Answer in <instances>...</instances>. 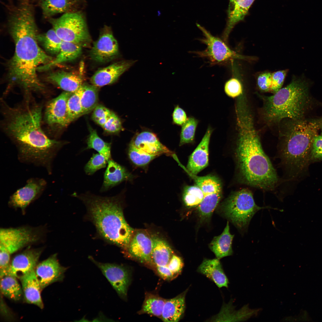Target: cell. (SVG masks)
Returning a JSON list of instances; mask_svg holds the SVG:
<instances>
[{
	"label": "cell",
	"mask_w": 322,
	"mask_h": 322,
	"mask_svg": "<svg viewBox=\"0 0 322 322\" xmlns=\"http://www.w3.org/2000/svg\"><path fill=\"white\" fill-rule=\"evenodd\" d=\"M47 185L46 181L43 178L33 177L29 179L24 186L18 189L10 196L9 205L24 210L42 194Z\"/></svg>",
	"instance_id": "7c38bea8"
},
{
	"label": "cell",
	"mask_w": 322,
	"mask_h": 322,
	"mask_svg": "<svg viewBox=\"0 0 322 322\" xmlns=\"http://www.w3.org/2000/svg\"><path fill=\"white\" fill-rule=\"evenodd\" d=\"M321 135L322 136V132H321Z\"/></svg>",
	"instance_id": "816d5d0a"
},
{
	"label": "cell",
	"mask_w": 322,
	"mask_h": 322,
	"mask_svg": "<svg viewBox=\"0 0 322 322\" xmlns=\"http://www.w3.org/2000/svg\"><path fill=\"white\" fill-rule=\"evenodd\" d=\"M41 253V249L28 248L16 255L10 262L4 275H12L20 279L34 270Z\"/></svg>",
	"instance_id": "9a60e30c"
},
{
	"label": "cell",
	"mask_w": 322,
	"mask_h": 322,
	"mask_svg": "<svg viewBox=\"0 0 322 322\" xmlns=\"http://www.w3.org/2000/svg\"><path fill=\"white\" fill-rule=\"evenodd\" d=\"M108 161L104 156L99 154H93L84 166L86 174L92 175L97 171L106 167Z\"/></svg>",
	"instance_id": "60d3db41"
},
{
	"label": "cell",
	"mask_w": 322,
	"mask_h": 322,
	"mask_svg": "<svg viewBox=\"0 0 322 322\" xmlns=\"http://www.w3.org/2000/svg\"><path fill=\"white\" fill-rule=\"evenodd\" d=\"M82 51L81 45L62 41L60 52L56 57L49 63L39 66L38 71H47L61 63L75 60L81 55Z\"/></svg>",
	"instance_id": "4316f807"
},
{
	"label": "cell",
	"mask_w": 322,
	"mask_h": 322,
	"mask_svg": "<svg viewBox=\"0 0 322 322\" xmlns=\"http://www.w3.org/2000/svg\"><path fill=\"white\" fill-rule=\"evenodd\" d=\"M212 129L209 127L201 142L190 156L187 166L188 173L196 175L208 163L209 146Z\"/></svg>",
	"instance_id": "d6986e66"
},
{
	"label": "cell",
	"mask_w": 322,
	"mask_h": 322,
	"mask_svg": "<svg viewBox=\"0 0 322 322\" xmlns=\"http://www.w3.org/2000/svg\"><path fill=\"white\" fill-rule=\"evenodd\" d=\"M81 86L76 92L71 93L67 100V107L69 124L83 115L80 101Z\"/></svg>",
	"instance_id": "8d00e7d4"
},
{
	"label": "cell",
	"mask_w": 322,
	"mask_h": 322,
	"mask_svg": "<svg viewBox=\"0 0 322 322\" xmlns=\"http://www.w3.org/2000/svg\"><path fill=\"white\" fill-rule=\"evenodd\" d=\"M20 280L25 301L42 309L44 304L41 294L42 290L34 270L22 277Z\"/></svg>",
	"instance_id": "603a6c76"
},
{
	"label": "cell",
	"mask_w": 322,
	"mask_h": 322,
	"mask_svg": "<svg viewBox=\"0 0 322 322\" xmlns=\"http://www.w3.org/2000/svg\"><path fill=\"white\" fill-rule=\"evenodd\" d=\"M89 258L100 270L119 296L126 300L131 280L127 268L115 264L100 262L91 256Z\"/></svg>",
	"instance_id": "8fae6325"
},
{
	"label": "cell",
	"mask_w": 322,
	"mask_h": 322,
	"mask_svg": "<svg viewBox=\"0 0 322 322\" xmlns=\"http://www.w3.org/2000/svg\"><path fill=\"white\" fill-rule=\"evenodd\" d=\"M186 290L176 297L166 299L161 319L163 321H179L183 315L185 308Z\"/></svg>",
	"instance_id": "484cf974"
},
{
	"label": "cell",
	"mask_w": 322,
	"mask_h": 322,
	"mask_svg": "<svg viewBox=\"0 0 322 322\" xmlns=\"http://www.w3.org/2000/svg\"><path fill=\"white\" fill-rule=\"evenodd\" d=\"M151 236L145 230L134 231L126 249L132 257L141 261L152 264Z\"/></svg>",
	"instance_id": "e0dca14e"
},
{
	"label": "cell",
	"mask_w": 322,
	"mask_h": 322,
	"mask_svg": "<svg viewBox=\"0 0 322 322\" xmlns=\"http://www.w3.org/2000/svg\"><path fill=\"white\" fill-rule=\"evenodd\" d=\"M133 178V176L124 167L111 158L108 161L100 191H107L122 182L131 180Z\"/></svg>",
	"instance_id": "7402d4cb"
},
{
	"label": "cell",
	"mask_w": 322,
	"mask_h": 322,
	"mask_svg": "<svg viewBox=\"0 0 322 322\" xmlns=\"http://www.w3.org/2000/svg\"><path fill=\"white\" fill-rule=\"evenodd\" d=\"M71 93L64 91L47 103L45 109V120L52 129L65 127L69 124L67 102Z\"/></svg>",
	"instance_id": "4fadbf2b"
},
{
	"label": "cell",
	"mask_w": 322,
	"mask_h": 322,
	"mask_svg": "<svg viewBox=\"0 0 322 322\" xmlns=\"http://www.w3.org/2000/svg\"><path fill=\"white\" fill-rule=\"evenodd\" d=\"M129 157L131 162L138 166H145L157 156L150 154L130 143L128 150Z\"/></svg>",
	"instance_id": "f35d334b"
},
{
	"label": "cell",
	"mask_w": 322,
	"mask_h": 322,
	"mask_svg": "<svg viewBox=\"0 0 322 322\" xmlns=\"http://www.w3.org/2000/svg\"><path fill=\"white\" fill-rule=\"evenodd\" d=\"M255 0H229L226 27L222 38L227 42L229 35L235 26L243 21Z\"/></svg>",
	"instance_id": "ffe728a7"
},
{
	"label": "cell",
	"mask_w": 322,
	"mask_h": 322,
	"mask_svg": "<svg viewBox=\"0 0 322 322\" xmlns=\"http://www.w3.org/2000/svg\"><path fill=\"white\" fill-rule=\"evenodd\" d=\"M40 5L45 18L66 11L71 5L69 0H41Z\"/></svg>",
	"instance_id": "e575fe53"
},
{
	"label": "cell",
	"mask_w": 322,
	"mask_h": 322,
	"mask_svg": "<svg viewBox=\"0 0 322 322\" xmlns=\"http://www.w3.org/2000/svg\"><path fill=\"white\" fill-rule=\"evenodd\" d=\"M7 21L15 45L14 54L7 66V87L18 86L26 95L44 92L46 87L38 78L37 69L54 58L38 44L33 9L25 5L16 6L9 11Z\"/></svg>",
	"instance_id": "7a4b0ae2"
},
{
	"label": "cell",
	"mask_w": 322,
	"mask_h": 322,
	"mask_svg": "<svg viewBox=\"0 0 322 322\" xmlns=\"http://www.w3.org/2000/svg\"><path fill=\"white\" fill-rule=\"evenodd\" d=\"M167 266L176 277L182 271L184 266L183 261L181 257L173 254Z\"/></svg>",
	"instance_id": "7dc6e473"
},
{
	"label": "cell",
	"mask_w": 322,
	"mask_h": 322,
	"mask_svg": "<svg viewBox=\"0 0 322 322\" xmlns=\"http://www.w3.org/2000/svg\"><path fill=\"white\" fill-rule=\"evenodd\" d=\"M38 236L32 229L27 227L2 228L0 230V274L4 275L11 255L37 240Z\"/></svg>",
	"instance_id": "ba28073f"
},
{
	"label": "cell",
	"mask_w": 322,
	"mask_h": 322,
	"mask_svg": "<svg viewBox=\"0 0 322 322\" xmlns=\"http://www.w3.org/2000/svg\"><path fill=\"white\" fill-rule=\"evenodd\" d=\"M310 84L303 77L294 78L289 84L273 95L263 97L266 119L272 123L285 118L304 119L312 103Z\"/></svg>",
	"instance_id": "5b68a950"
},
{
	"label": "cell",
	"mask_w": 322,
	"mask_h": 322,
	"mask_svg": "<svg viewBox=\"0 0 322 322\" xmlns=\"http://www.w3.org/2000/svg\"><path fill=\"white\" fill-rule=\"evenodd\" d=\"M2 126L16 146L20 162L50 169L57 154L65 144L52 139L41 126L42 107L26 95L24 102L14 107L1 102Z\"/></svg>",
	"instance_id": "6da1fadb"
},
{
	"label": "cell",
	"mask_w": 322,
	"mask_h": 322,
	"mask_svg": "<svg viewBox=\"0 0 322 322\" xmlns=\"http://www.w3.org/2000/svg\"><path fill=\"white\" fill-rule=\"evenodd\" d=\"M272 83V73L264 72L259 75L257 78V84L260 91L264 92L270 91Z\"/></svg>",
	"instance_id": "bcb514c9"
},
{
	"label": "cell",
	"mask_w": 322,
	"mask_h": 322,
	"mask_svg": "<svg viewBox=\"0 0 322 322\" xmlns=\"http://www.w3.org/2000/svg\"><path fill=\"white\" fill-rule=\"evenodd\" d=\"M196 25L204 35L199 40L205 44L206 47L202 51H193V53L208 60L212 65L225 64L234 59L244 58L232 50L224 41L213 35L199 24Z\"/></svg>",
	"instance_id": "30bf717a"
},
{
	"label": "cell",
	"mask_w": 322,
	"mask_h": 322,
	"mask_svg": "<svg viewBox=\"0 0 322 322\" xmlns=\"http://www.w3.org/2000/svg\"><path fill=\"white\" fill-rule=\"evenodd\" d=\"M89 134L87 140L86 149H93L105 157L108 161L112 158L111 144L104 141L98 135L96 130L89 128Z\"/></svg>",
	"instance_id": "d6a6232c"
},
{
	"label": "cell",
	"mask_w": 322,
	"mask_h": 322,
	"mask_svg": "<svg viewBox=\"0 0 322 322\" xmlns=\"http://www.w3.org/2000/svg\"><path fill=\"white\" fill-rule=\"evenodd\" d=\"M322 160V136L318 134L314 138L310 155V161Z\"/></svg>",
	"instance_id": "f6af8a7d"
},
{
	"label": "cell",
	"mask_w": 322,
	"mask_h": 322,
	"mask_svg": "<svg viewBox=\"0 0 322 322\" xmlns=\"http://www.w3.org/2000/svg\"><path fill=\"white\" fill-rule=\"evenodd\" d=\"M233 237L234 235L230 232L229 223L227 222L223 232L220 235L215 237L210 244V249L217 258L220 259L232 254V243Z\"/></svg>",
	"instance_id": "f1b7e54d"
},
{
	"label": "cell",
	"mask_w": 322,
	"mask_h": 322,
	"mask_svg": "<svg viewBox=\"0 0 322 322\" xmlns=\"http://www.w3.org/2000/svg\"><path fill=\"white\" fill-rule=\"evenodd\" d=\"M80 101L83 115L88 114L97 106L98 87L93 85L83 84L81 86Z\"/></svg>",
	"instance_id": "1f68e13d"
},
{
	"label": "cell",
	"mask_w": 322,
	"mask_h": 322,
	"mask_svg": "<svg viewBox=\"0 0 322 322\" xmlns=\"http://www.w3.org/2000/svg\"><path fill=\"white\" fill-rule=\"evenodd\" d=\"M201 188L197 185L187 186L183 190L182 199L185 205L189 207L198 206L204 198Z\"/></svg>",
	"instance_id": "74e56055"
},
{
	"label": "cell",
	"mask_w": 322,
	"mask_h": 322,
	"mask_svg": "<svg viewBox=\"0 0 322 322\" xmlns=\"http://www.w3.org/2000/svg\"><path fill=\"white\" fill-rule=\"evenodd\" d=\"M135 61H122L97 70L91 78L92 84L97 87L113 83L129 69Z\"/></svg>",
	"instance_id": "ac0fdd59"
},
{
	"label": "cell",
	"mask_w": 322,
	"mask_h": 322,
	"mask_svg": "<svg viewBox=\"0 0 322 322\" xmlns=\"http://www.w3.org/2000/svg\"><path fill=\"white\" fill-rule=\"evenodd\" d=\"M47 79L65 91L74 92L83 84V80L80 75L72 72L58 71L49 74Z\"/></svg>",
	"instance_id": "d4e9b609"
},
{
	"label": "cell",
	"mask_w": 322,
	"mask_h": 322,
	"mask_svg": "<svg viewBox=\"0 0 322 322\" xmlns=\"http://www.w3.org/2000/svg\"><path fill=\"white\" fill-rule=\"evenodd\" d=\"M37 39L49 53L57 55L59 52L62 41L53 28L45 33L38 34Z\"/></svg>",
	"instance_id": "836d02e7"
},
{
	"label": "cell",
	"mask_w": 322,
	"mask_h": 322,
	"mask_svg": "<svg viewBox=\"0 0 322 322\" xmlns=\"http://www.w3.org/2000/svg\"><path fill=\"white\" fill-rule=\"evenodd\" d=\"M267 207H260L255 203L251 191L242 189L234 192L227 199L221 206L225 215L241 231H247L250 222L260 210Z\"/></svg>",
	"instance_id": "52a82bcc"
},
{
	"label": "cell",
	"mask_w": 322,
	"mask_h": 322,
	"mask_svg": "<svg viewBox=\"0 0 322 322\" xmlns=\"http://www.w3.org/2000/svg\"><path fill=\"white\" fill-rule=\"evenodd\" d=\"M281 149V156L291 177H296L306 169L310 161L313 142L322 128V118L309 120H290Z\"/></svg>",
	"instance_id": "8992f818"
},
{
	"label": "cell",
	"mask_w": 322,
	"mask_h": 322,
	"mask_svg": "<svg viewBox=\"0 0 322 322\" xmlns=\"http://www.w3.org/2000/svg\"><path fill=\"white\" fill-rule=\"evenodd\" d=\"M157 274L163 279L171 280L176 278L167 266H155Z\"/></svg>",
	"instance_id": "f907efd6"
},
{
	"label": "cell",
	"mask_w": 322,
	"mask_h": 322,
	"mask_svg": "<svg viewBox=\"0 0 322 322\" xmlns=\"http://www.w3.org/2000/svg\"><path fill=\"white\" fill-rule=\"evenodd\" d=\"M222 197V192L204 196L198 206V212L202 220L210 218L219 204Z\"/></svg>",
	"instance_id": "d590c367"
},
{
	"label": "cell",
	"mask_w": 322,
	"mask_h": 322,
	"mask_svg": "<svg viewBox=\"0 0 322 322\" xmlns=\"http://www.w3.org/2000/svg\"><path fill=\"white\" fill-rule=\"evenodd\" d=\"M49 21L62 41L81 46L86 45L91 41L85 21L79 13H66L59 18H50Z\"/></svg>",
	"instance_id": "9c48e42d"
},
{
	"label": "cell",
	"mask_w": 322,
	"mask_h": 322,
	"mask_svg": "<svg viewBox=\"0 0 322 322\" xmlns=\"http://www.w3.org/2000/svg\"><path fill=\"white\" fill-rule=\"evenodd\" d=\"M288 70H279L272 73V83L270 92L275 94L281 88Z\"/></svg>",
	"instance_id": "7bdbcfd3"
},
{
	"label": "cell",
	"mask_w": 322,
	"mask_h": 322,
	"mask_svg": "<svg viewBox=\"0 0 322 322\" xmlns=\"http://www.w3.org/2000/svg\"><path fill=\"white\" fill-rule=\"evenodd\" d=\"M102 127L106 132L112 133H117L122 129L120 120L113 112Z\"/></svg>",
	"instance_id": "ee69618b"
},
{
	"label": "cell",
	"mask_w": 322,
	"mask_h": 322,
	"mask_svg": "<svg viewBox=\"0 0 322 322\" xmlns=\"http://www.w3.org/2000/svg\"><path fill=\"white\" fill-rule=\"evenodd\" d=\"M130 143L150 154L158 157L162 154L172 155V151L160 141L154 133L147 131L137 134Z\"/></svg>",
	"instance_id": "44dd1931"
},
{
	"label": "cell",
	"mask_w": 322,
	"mask_h": 322,
	"mask_svg": "<svg viewBox=\"0 0 322 322\" xmlns=\"http://www.w3.org/2000/svg\"><path fill=\"white\" fill-rule=\"evenodd\" d=\"M166 299L157 294L145 293V298L139 314H148L161 318Z\"/></svg>",
	"instance_id": "f546056e"
},
{
	"label": "cell",
	"mask_w": 322,
	"mask_h": 322,
	"mask_svg": "<svg viewBox=\"0 0 322 322\" xmlns=\"http://www.w3.org/2000/svg\"><path fill=\"white\" fill-rule=\"evenodd\" d=\"M224 90L226 95L232 98L237 97L242 93V84L240 80L235 77L232 78L226 81Z\"/></svg>",
	"instance_id": "b9f144b4"
},
{
	"label": "cell",
	"mask_w": 322,
	"mask_h": 322,
	"mask_svg": "<svg viewBox=\"0 0 322 322\" xmlns=\"http://www.w3.org/2000/svg\"><path fill=\"white\" fill-rule=\"evenodd\" d=\"M67 269L60 264L56 254L38 264L34 271L41 290L52 283L62 281Z\"/></svg>",
	"instance_id": "5bb4252c"
},
{
	"label": "cell",
	"mask_w": 322,
	"mask_h": 322,
	"mask_svg": "<svg viewBox=\"0 0 322 322\" xmlns=\"http://www.w3.org/2000/svg\"><path fill=\"white\" fill-rule=\"evenodd\" d=\"M173 118L174 123L179 125H182L188 119L185 111L178 106L174 109L173 114Z\"/></svg>",
	"instance_id": "681fc988"
},
{
	"label": "cell",
	"mask_w": 322,
	"mask_h": 322,
	"mask_svg": "<svg viewBox=\"0 0 322 322\" xmlns=\"http://www.w3.org/2000/svg\"><path fill=\"white\" fill-rule=\"evenodd\" d=\"M72 195L86 206L98 233L110 243L127 249L134 232L126 221L119 196L103 197L88 192Z\"/></svg>",
	"instance_id": "277c9868"
},
{
	"label": "cell",
	"mask_w": 322,
	"mask_h": 322,
	"mask_svg": "<svg viewBox=\"0 0 322 322\" xmlns=\"http://www.w3.org/2000/svg\"><path fill=\"white\" fill-rule=\"evenodd\" d=\"M112 112L103 106L97 105L94 110L92 117L93 120L96 122L100 120L108 118Z\"/></svg>",
	"instance_id": "c3c4849f"
},
{
	"label": "cell",
	"mask_w": 322,
	"mask_h": 322,
	"mask_svg": "<svg viewBox=\"0 0 322 322\" xmlns=\"http://www.w3.org/2000/svg\"><path fill=\"white\" fill-rule=\"evenodd\" d=\"M197 271L213 282L219 288L227 287L228 278L217 258L205 259L198 267Z\"/></svg>",
	"instance_id": "cb8c5ba5"
},
{
	"label": "cell",
	"mask_w": 322,
	"mask_h": 322,
	"mask_svg": "<svg viewBox=\"0 0 322 322\" xmlns=\"http://www.w3.org/2000/svg\"><path fill=\"white\" fill-rule=\"evenodd\" d=\"M0 290L3 295L14 301L19 300L23 295L21 286L17 278L10 275L0 278Z\"/></svg>",
	"instance_id": "4dcf8cb0"
},
{
	"label": "cell",
	"mask_w": 322,
	"mask_h": 322,
	"mask_svg": "<svg viewBox=\"0 0 322 322\" xmlns=\"http://www.w3.org/2000/svg\"><path fill=\"white\" fill-rule=\"evenodd\" d=\"M118 44L111 32L105 31L95 42L90 52L91 58L97 62L109 61L118 54Z\"/></svg>",
	"instance_id": "2e32d148"
},
{
	"label": "cell",
	"mask_w": 322,
	"mask_h": 322,
	"mask_svg": "<svg viewBox=\"0 0 322 322\" xmlns=\"http://www.w3.org/2000/svg\"><path fill=\"white\" fill-rule=\"evenodd\" d=\"M152 247L151 257L154 266H167L174 253L168 244L157 236H151Z\"/></svg>",
	"instance_id": "83f0119b"
},
{
	"label": "cell",
	"mask_w": 322,
	"mask_h": 322,
	"mask_svg": "<svg viewBox=\"0 0 322 322\" xmlns=\"http://www.w3.org/2000/svg\"><path fill=\"white\" fill-rule=\"evenodd\" d=\"M238 122L239 134L235 155L241 181L264 190L274 189L278 177L263 150L251 119L246 115H239Z\"/></svg>",
	"instance_id": "3957f363"
},
{
	"label": "cell",
	"mask_w": 322,
	"mask_h": 322,
	"mask_svg": "<svg viewBox=\"0 0 322 322\" xmlns=\"http://www.w3.org/2000/svg\"><path fill=\"white\" fill-rule=\"evenodd\" d=\"M198 123L197 120L193 117H190L182 125L179 145L193 142Z\"/></svg>",
	"instance_id": "ab89813d"
}]
</instances>
